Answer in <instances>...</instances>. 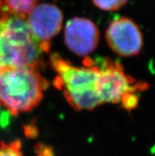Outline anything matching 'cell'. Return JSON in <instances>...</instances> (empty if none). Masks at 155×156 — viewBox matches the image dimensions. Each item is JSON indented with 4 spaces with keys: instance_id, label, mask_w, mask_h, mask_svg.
Returning <instances> with one entry per match:
<instances>
[{
    "instance_id": "obj_1",
    "label": "cell",
    "mask_w": 155,
    "mask_h": 156,
    "mask_svg": "<svg viewBox=\"0 0 155 156\" xmlns=\"http://www.w3.org/2000/svg\"><path fill=\"white\" fill-rule=\"evenodd\" d=\"M56 72V88L62 90L65 98L76 110H90L101 105L99 96L100 68L97 60L86 57L83 67H75L58 54L51 56Z\"/></svg>"
},
{
    "instance_id": "obj_2",
    "label": "cell",
    "mask_w": 155,
    "mask_h": 156,
    "mask_svg": "<svg viewBox=\"0 0 155 156\" xmlns=\"http://www.w3.org/2000/svg\"><path fill=\"white\" fill-rule=\"evenodd\" d=\"M41 44L32 34L26 18L2 12L0 14V65L36 67L42 64Z\"/></svg>"
},
{
    "instance_id": "obj_3",
    "label": "cell",
    "mask_w": 155,
    "mask_h": 156,
    "mask_svg": "<svg viewBox=\"0 0 155 156\" xmlns=\"http://www.w3.org/2000/svg\"><path fill=\"white\" fill-rule=\"evenodd\" d=\"M48 83L36 67H8L0 72V105L14 116L39 105Z\"/></svg>"
},
{
    "instance_id": "obj_4",
    "label": "cell",
    "mask_w": 155,
    "mask_h": 156,
    "mask_svg": "<svg viewBox=\"0 0 155 156\" xmlns=\"http://www.w3.org/2000/svg\"><path fill=\"white\" fill-rule=\"evenodd\" d=\"M97 60L100 68L99 96L101 103H121L127 110L136 108L139 102L138 94L145 90L147 84L127 75L118 62L108 58Z\"/></svg>"
},
{
    "instance_id": "obj_5",
    "label": "cell",
    "mask_w": 155,
    "mask_h": 156,
    "mask_svg": "<svg viewBox=\"0 0 155 156\" xmlns=\"http://www.w3.org/2000/svg\"><path fill=\"white\" fill-rule=\"evenodd\" d=\"M26 18L32 34L41 44L42 51L48 52L51 40L59 34L62 28V11L55 5L43 3L36 6Z\"/></svg>"
},
{
    "instance_id": "obj_6",
    "label": "cell",
    "mask_w": 155,
    "mask_h": 156,
    "mask_svg": "<svg viewBox=\"0 0 155 156\" xmlns=\"http://www.w3.org/2000/svg\"><path fill=\"white\" fill-rule=\"evenodd\" d=\"M105 37L110 48L124 57L139 55L143 45L141 30L128 18L113 20L107 29Z\"/></svg>"
},
{
    "instance_id": "obj_7",
    "label": "cell",
    "mask_w": 155,
    "mask_h": 156,
    "mask_svg": "<svg viewBox=\"0 0 155 156\" xmlns=\"http://www.w3.org/2000/svg\"><path fill=\"white\" fill-rule=\"evenodd\" d=\"M99 37L97 26L86 18H73L65 27V44L79 56H87L92 53L98 44Z\"/></svg>"
},
{
    "instance_id": "obj_8",
    "label": "cell",
    "mask_w": 155,
    "mask_h": 156,
    "mask_svg": "<svg viewBox=\"0 0 155 156\" xmlns=\"http://www.w3.org/2000/svg\"><path fill=\"white\" fill-rule=\"evenodd\" d=\"M37 0H1V12L26 18Z\"/></svg>"
},
{
    "instance_id": "obj_9",
    "label": "cell",
    "mask_w": 155,
    "mask_h": 156,
    "mask_svg": "<svg viewBox=\"0 0 155 156\" xmlns=\"http://www.w3.org/2000/svg\"><path fill=\"white\" fill-rule=\"evenodd\" d=\"M0 156H23L22 144L19 140L0 143Z\"/></svg>"
},
{
    "instance_id": "obj_10",
    "label": "cell",
    "mask_w": 155,
    "mask_h": 156,
    "mask_svg": "<svg viewBox=\"0 0 155 156\" xmlns=\"http://www.w3.org/2000/svg\"><path fill=\"white\" fill-rule=\"evenodd\" d=\"M128 1V0H93V3L97 7L106 11L117 10Z\"/></svg>"
},
{
    "instance_id": "obj_11",
    "label": "cell",
    "mask_w": 155,
    "mask_h": 156,
    "mask_svg": "<svg viewBox=\"0 0 155 156\" xmlns=\"http://www.w3.org/2000/svg\"><path fill=\"white\" fill-rule=\"evenodd\" d=\"M2 69H3V67H2V66L0 65V72H1V71H2Z\"/></svg>"
},
{
    "instance_id": "obj_12",
    "label": "cell",
    "mask_w": 155,
    "mask_h": 156,
    "mask_svg": "<svg viewBox=\"0 0 155 156\" xmlns=\"http://www.w3.org/2000/svg\"><path fill=\"white\" fill-rule=\"evenodd\" d=\"M0 8H1V0H0Z\"/></svg>"
}]
</instances>
